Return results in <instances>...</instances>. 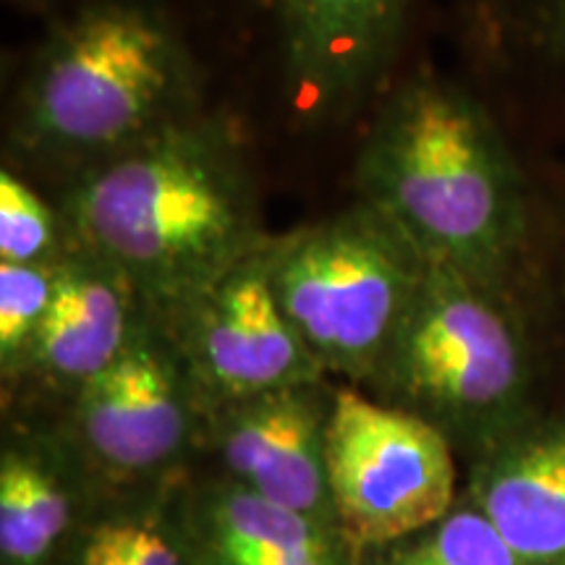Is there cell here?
<instances>
[{
	"label": "cell",
	"instance_id": "ba28073f",
	"mask_svg": "<svg viewBox=\"0 0 565 565\" xmlns=\"http://www.w3.org/2000/svg\"><path fill=\"white\" fill-rule=\"evenodd\" d=\"M76 427L103 469L134 477L173 461L200 412L171 338L150 317L108 370L76 391Z\"/></svg>",
	"mask_w": 565,
	"mask_h": 565
},
{
	"label": "cell",
	"instance_id": "ffe728a7",
	"mask_svg": "<svg viewBox=\"0 0 565 565\" xmlns=\"http://www.w3.org/2000/svg\"><path fill=\"white\" fill-rule=\"evenodd\" d=\"M79 565H134L124 515H110L84 534Z\"/></svg>",
	"mask_w": 565,
	"mask_h": 565
},
{
	"label": "cell",
	"instance_id": "7c38bea8",
	"mask_svg": "<svg viewBox=\"0 0 565 565\" xmlns=\"http://www.w3.org/2000/svg\"><path fill=\"white\" fill-rule=\"evenodd\" d=\"M475 505L521 565L565 563V427L505 445L484 466Z\"/></svg>",
	"mask_w": 565,
	"mask_h": 565
},
{
	"label": "cell",
	"instance_id": "277c9868",
	"mask_svg": "<svg viewBox=\"0 0 565 565\" xmlns=\"http://www.w3.org/2000/svg\"><path fill=\"white\" fill-rule=\"evenodd\" d=\"M273 288L324 374L374 383L427 259L377 207L267 238Z\"/></svg>",
	"mask_w": 565,
	"mask_h": 565
},
{
	"label": "cell",
	"instance_id": "2e32d148",
	"mask_svg": "<svg viewBox=\"0 0 565 565\" xmlns=\"http://www.w3.org/2000/svg\"><path fill=\"white\" fill-rule=\"evenodd\" d=\"M487 47L565 82V0H479Z\"/></svg>",
	"mask_w": 565,
	"mask_h": 565
},
{
	"label": "cell",
	"instance_id": "5b68a950",
	"mask_svg": "<svg viewBox=\"0 0 565 565\" xmlns=\"http://www.w3.org/2000/svg\"><path fill=\"white\" fill-rule=\"evenodd\" d=\"M508 288L424 263L412 307L372 387L450 433L494 429L524 395L526 349Z\"/></svg>",
	"mask_w": 565,
	"mask_h": 565
},
{
	"label": "cell",
	"instance_id": "5bb4252c",
	"mask_svg": "<svg viewBox=\"0 0 565 565\" xmlns=\"http://www.w3.org/2000/svg\"><path fill=\"white\" fill-rule=\"evenodd\" d=\"M66 471L38 445H9L0 458V565H47L74 521Z\"/></svg>",
	"mask_w": 565,
	"mask_h": 565
},
{
	"label": "cell",
	"instance_id": "52a82bcc",
	"mask_svg": "<svg viewBox=\"0 0 565 565\" xmlns=\"http://www.w3.org/2000/svg\"><path fill=\"white\" fill-rule=\"evenodd\" d=\"M267 238L166 322H154L171 338L207 414L254 395L324 380L320 362L275 294Z\"/></svg>",
	"mask_w": 565,
	"mask_h": 565
},
{
	"label": "cell",
	"instance_id": "7a4b0ae2",
	"mask_svg": "<svg viewBox=\"0 0 565 565\" xmlns=\"http://www.w3.org/2000/svg\"><path fill=\"white\" fill-rule=\"evenodd\" d=\"M356 179L424 259L508 288L529 238L526 179L469 89L437 76L406 82L366 134Z\"/></svg>",
	"mask_w": 565,
	"mask_h": 565
},
{
	"label": "cell",
	"instance_id": "44dd1931",
	"mask_svg": "<svg viewBox=\"0 0 565 565\" xmlns=\"http://www.w3.org/2000/svg\"><path fill=\"white\" fill-rule=\"evenodd\" d=\"M561 565H565V563H561Z\"/></svg>",
	"mask_w": 565,
	"mask_h": 565
},
{
	"label": "cell",
	"instance_id": "9a60e30c",
	"mask_svg": "<svg viewBox=\"0 0 565 565\" xmlns=\"http://www.w3.org/2000/svg\"><path fill=\"white\" fill-rule=\"evenodd\" d=\"M359 565H521L479 508H450L435 524L359 553Z\"/></svg>",
	"mask_w": 565,
	"mask_h": 565
},
{
	"label": "cell",
	"instance_id": "30bf717a",
	"mask_svg": "<svg viewBox=\"0 0 565 565\" xmlns=\"http://www.w3.org/2000/svg\"><path fill=\"white\" fill-rule=\"evenodd\" d=\"M408 0H265L278 26L296 105L312 116L351 113L383 79Z\"/></svg>",
	"mask_w": 565,
	"mask_h": 565
},
{
	"label": "cell",
	"instance_id": "3957f363",
	"mask_svg": "<svg viewBox=\"0 0 565 565\" xmlns=\"http://www.w3.org/2000/svg\"><path fill=\"white\" fill-rule=\"evenodd\" d=\"M194 116V66L166 13L100 0L42 45L13 113L11 150L76 175Z\"/></svg>",
	"mask_w": 565,
	"mask_h": 565
},
{
	"label": "cell",
	"instance_id": "8fae6325",
	"mask_svg": "<svg viewBox=\"0 0 565 565\" xmlns=\"http://www.w3.org/2000/svg\"><path fill=\"white\" fill-rule=\"evenodd\" d=\"M145 317L137 291L116 267L68 246L51 307L21 372H38L79 391L121 356Z\"/></svg>",
	"mask_w": 565,
	"mask_h": 565
},
{
	"label": "cell",
	"instance_id": "6da1fadb",
	"mask_svg": "<svg viewBox=\"0 0 565 565\" xmlns=\"http://www.w3.org/2000/svg\"><path fill=\"white\" fill-rule=\"evenodd\" d=\"M61 215L71 246L116 267L152 322L265 238L242 150L200 116L76 173Z\"/></svg>",
	"mask_w": 565,
	"mask_h": 565
},
{
	"label": "cell",
	"instance_id": "8992f818",
	"mask_svg": "<svg viewBox=\"0 0 565 565\" xmlns=\"http://www.w3.org/2000/svg\"><path fill=\"white\" fill-rule=\"evenodd\" d=\"M338 526L356 553L391 545L454 508L450 437L424 416L338 387L328 424Z\"/></svg>",
	"mask_w": 565,
	"mask_h": 565
},
{
	"label": "cell",
	"instance_id": "ac0fdd59",
	"mask_svg": "<svg viewBox=\"0 0 565 565\" xmlns=\"http://www.w3.org/2000/svg\"><path fill=\"white\" fill-rule=\"evenodd\" d=\"M58 265L0 263V362L3 372H21L47 307H51Z\"/></svg>",
	"mask_w": 565,
	"mask_h": 565
},
{
	"label": "cell",
	"instance_id": "9c48e42d",
	"mask_svg": "<svg viewBox=\"0 0 565 565\" xmlns=\"http://www.w3.org/2000/svg\"><path fill=\"white\" fill-rule=\"evenodd\" d=\"M333 393L324 380L296 385L223 406L210 419L233 484L341 532L328 479Z\"/></svg>",
	"mask_w": 565,
	"mask_h": 565
},
{
	"label": "cell",
	"instance_id": "4fadbf2b",
	"mask_svg": "<svg viewBox=\"0 0 565 565\" xmlns=\"http://www.w3.org/2000/svg\"><path fill=\"white\" fill-rule=\"evenodd\" d=\"M175 526L183 550L244 555L356 553L338 529L275 505L233 482L202 492Z\"/></svg>",
	"mask_w": 565,
	"mask_h": 565
},
{
	"label": "cell",
	"instance_id": "d6986e66",
	"mask_svg": "<svg viewBox=\"0 0 565 565\" xmlns=\"http://www.w3.org/2000/svg\"><path fill=\"white\" fill-rule=\"evenodd\" d=\"M186 565H359L356 553L301 555V553H212V550H183Z\"/></svg>",
	"mask_w": 565,
	"mask_h": 565
},
{
	"label": "cell",
	"instance_id": "e0dca14e",
	"mask_svg": "<svg viewBox=\"0 0 565 565\" xmlns=\"http://www.w3.org/2000/svg\"><path fill=\"white\" fill-rule=\"evenodd\" d=\"M68 228L17 171L0 173V263H55L68 252Z\"/></svg>",
	"mask_w": 565,
	"mask_h": 565
}]
</instances>
